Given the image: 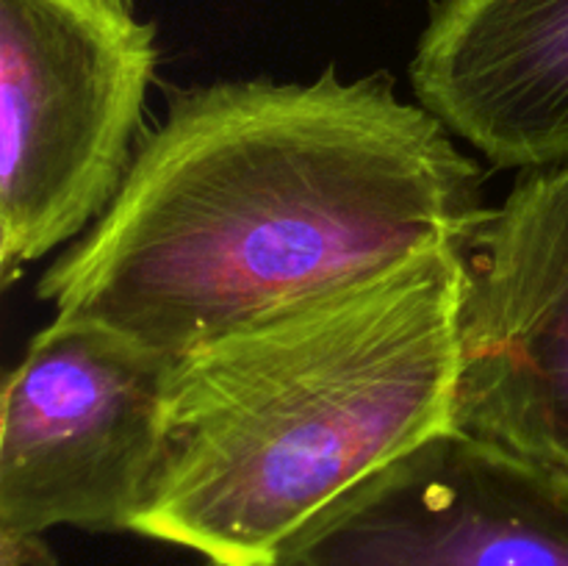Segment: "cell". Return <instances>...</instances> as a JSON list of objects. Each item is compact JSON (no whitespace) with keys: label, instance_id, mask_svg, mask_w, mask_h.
Instances as JSON below:
<instances>
[{"label":"cell","instance_id":"277c9868","mask_svg":"<svg viewBox=\"0 0 568 566\" xmlns=\"http://www.w3.org/2000/svg\"><path fill=\"white\" fill-rule=\"evenodd\" d=\"M172 361L94 322L42 327L3 386L0 527L131 533Z\"/></svg>","mask_w":568,"mask_h":566},{"label":"cell","instance_id":"9c48e42d","mask_svg":"<svg viewBox=\"0 0 568 566\" xmlns=\"http://www.w3.org/2000/svg\"><path fill=\"white\" fill-rule=\"evenodd\" d=\"M81 3L94 6V9L111 11V14L133 17V0H81Z\"/></svg>","mask_w":568,"mask_h":566},{"label":"cell","instance_id":"52a82bcc","mask_svg":"<svg viewBox=\"0 0 568 566\" xmlns=\"http://www.w3.org/2000/svg\"><path fill=\"white\" fill-rule=\"evenodd\" d=\"M410 87L499 170L568 161V0H436Z\"/></svg>","mask_w":568,"mask_h":566},{"label":"cell","instance_id":"ba28073f","mask_svg":"<svg viewBox=\"0 0 568 566\" xmlns=\"http://www.w3.org/2000/svg\"><path fill=\"white\" fill-rule=\"evenodd\" d=\"M0 566H55L44 533L0 527Z\"/></svg>","mask_w":568,"mask_h":566},{"label":"cell","instance_id":"7a4b0ae2","mask_svg":"<svg viewBox=\"0 0 568 566\" xmlns=\"http://www.w3.org/2000/svg\"><path fill=\"white\" fill-rule=\"evenodd\" d=\"M460 250L172 361L131 533L214 566H277L314 519L455 427Z\"/></svg>","mask_w":568,"mask_h":566},{"label":"cell","instance_id":"5b68a950","mask_svg":"<svg viewBox=\"0 0 568 566\" xmlns=\"http://www.w3.org/2000/svg\"><path fill=\"white\" fill-rule=\"evenodd\" d=\"M277 566H568V469L447 427L311 522Z\"/></svg>","mask_w":568,"mask_h":566},{"label":"cell","instance_id":"30bf717a","mask_svg":"<svg viewBox=\"0 0 568 566\" xmlns=\"http://www.w3.org/2000/svg\"><path fill=\"white\" fill-rule=\"evenodd\" d=\"M209 566H214V564H209Z\"/></svg>","mask_w":568,"mask_h":566},{"label":"cell","instance_id":"6da1fadb","mask_svg":"<svg viewBox=\"0 0 568 566\" xmlns=\"http://www.w3.org/2000/svg\"><path fill=\"white\" fill-rule=\"evenodd\" d=\"M486 211L477 161L386 72L170 89L116 198L37 297L181 358L460 250Z\"/></svg>","mask_w":568,"mask_h":566},{"label":"cell","instance_id":"3957f363","mask_svg":"<svg viewBox=\"0 0 568 566\" xmlns=\"http://www.w3.org/2000/svg\"><path fill=\"white\" fill-rule=\"evenodd\" d=\"M155 26L81 0H0V281L92 228L120 192Z\"/></svg>","mask_w":568,"mask_h":566},{"label":"cell","instance_id":"8992f818","mask_svg":"<svg viewBox=\"0 0 568 566\" xmlns=\"http://www.w3.org/2000/svg\"><path fill=\"white\" fill-rule=\"evenodd\" d=\"M460 266L455 427L568 469V161L519 172Z\"/></svg>","mask_w":568,"mask_h":566}]
</instances>
